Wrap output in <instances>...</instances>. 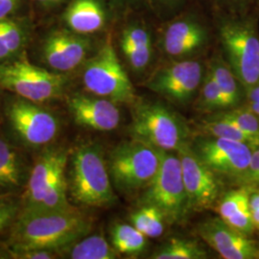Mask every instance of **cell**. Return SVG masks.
Listing matches in <instances>:
<instances>
[{
    "mask_svg": "<svg viewBox=\"0 0 259 259\" xmlns=\"http://www.w3.org/2000/svg\"><path fill=\"white\" fill-rule=\"evenodd\" d=\"M160 160V149L135 138L123 141L111 151L108 161L111 183L121 193H136L156 176Z\"/></svg>",
    "mask_w": 259,
    "mask_h": 259,
    "instance_id": "obj_7",
    "label": "cell"
},
{
    "mask_svg": "<svg viewBox=\"0 0 259 259\" xmlns=\"http://www.w3.org/2000/svg\"><path fill=\"white\" fill-rule=\"evenodd\" d=\"M157 42L161 61L204 59L216 45L212 11L195 1L173 19L157 23Z\"/></svg>",
    "mask_w": 259,
    "mask_h": 259,
    "instance_id": "obj_3",
    "label": "cell"
},
{
    "mask_svg": "<svg viewBox=\"0 0 259 259\" xmlns=\"http://www.w3.org/2000/svg\"><path fill=\"white\" fill-rule=\"evenodd\" d=\"M93 37L79 35L64 27L47 35L40 54L49 68L64 74L80 68L93 55Z\"/></svg>",
    "mask_w": 259,
    "mask_h": 259,
    "instance_id": "obj_14",
    "label": "cell"
},
{
    "mask_svg": "<svg viewBox=\"0 0 259 259\" xmlns=\"http://www.w3.org/2000/svg\"><path fill=\"white\" fill-rule=\"evenodd\" d=\"M37 5V7H39L40 9L45 12H47V6H48V1L49 0H33Z\"/></svg>",
    "mask_w": 259,
    "mask_h": 259,
    "instance_id": "obj_42",
    "label": "cell"
},
{
    "mask_svg": "<svg viewBox=\"0 0 259 259\" xmlns=\"http://www.w3.org/2000/svg\"><path fill=\"white\" fill-rule=\"evenodd\" d=\"M66 257L72 259H115L120 254L103 235L84 236L60 250Z\"/></svg>",
    "mask_w": 259,
    "mask_h": 259,
    "instance_id": "obj_22",
    "label": "cell"
},
{
    "mask_svg": "<svg viewBox=\"0 0 259 259\" xmlns=\"http://www.w3.org/2000/svg\"><path fill=\"white\" fill-rule=\"evenodd\" d=\"M62 21L65 29L93 37L111 32L116 19L104 0H69Z\"/></svg>",
    "mask_w": 259,
    "mask_h": 259,
    "instance_id": "obj_16",
    "label": "cell"
},
{
    "mask_svg": "<svg viewBox=\"0 0 259 259\" xmlns=\"http://www.w3.org/2000/svg\"><path fill=\"white\" fill-rule=\"evenodd\" d=\"M20 183V168L16 152L0 139V187H15Z\"/></svg>",
    "mask_w": 259,
    "mask_h": 259,
    "instance_id": "obj_29",
    "label": "cell"
},
{
    "mask_svg": "<svg viewBox=\"0 0 259 259\" xmlns=\"http://www.w3.org/2000/svg\"><path fill=\"white\" fill-rule=\"evenodd\" d=\"M195 102L198 111L217 112L227 110L222 93L214 81L212 76L208 72L207 66L204 81L195 99Z\"/></svg>",
    "mask_w": 259,
    "mask_h": 259,
    "instance_id": "obj_28",
    "label": "cell"
},
{
    "mask_svg": "<svg viewBox=\"0 0 259 259\" xmlns=\"http://www.w3.org/2000/svg\"><path fill=\"white\" fill-rule=\"evenodd\" d=\"M195 1L196 0H147L150 12L158 22L173 19L192 5Z\"/></svg>",
    "mask_w": 259,
    "mask_h": 259,
    "instance_id": "obj_31",
    "label": "cell"
},
{
    "mask_svg": "<svg viewBox=\"0 0 259 259\" xmlns=\"http://www.w3.org/2000/svg\"><path fill=\"white\" fill-rule=\"evenodd\" d=\"M225 222L227 223L229 226H231L232 229L246 235H250L254 229V225L251 219L250 207L242 210L240 212L236 213L231 218L227 219Z\"/></svg>",
    "mask_w": 259,
    "mask_h": 259,
    "instance_id": "obj_34",
    "label": "cell"
},
{
    "mask_svg": "<svg viewBox=\"0 0 259 259\" xmlns=\"http://www.w3.org/2000/svg\"><path fill=\"white\" fill-rule=\"evenodd\" d=\"M8 117L13 129L28 145H47L58 135L59 123L55 115L24 98L10 104Z\"/></svg>",
    "mask_w": 259,
    "mask_h": 259,
    "instance_id": "obj_15",
    "label": "cell"
},
{
    "mask_svg": "<svg viewBox=\"0 0 259 259\" xmlns=\"http://www.w3.org/2000/svg\"><path fill=\"white\" fill-rule=\"evenodd\" d=\"M27 24L14 18L0 19V63L17 58L28 40Z\"/></svg>",
    "mask_w": 259,
    "mask_h": 259,
    "instance_id": "obj_21",
    "label": "cell"
},
{
    "mask_svg": "<svg viewBox=\"0 0 259 259\" xmlns=\"http://www.w3.org/2000/svg\"><path fill=\"white\" fill-rule=\"evenodd\" d=\"M216 47L245 89L259 83V14L212 12Z\"/></svg>",
    "mask_w": 259,
    "mask_h": 259,
    "instance_id": "obj_2",
    "label": "cell"
},
{
    "mask_svg": "<svg viewBox=\"0 0 259 259\" xmlns=\"http://www.w3.org/2000/svg\"><path fill=\"white\" fill-rule=\"evenodd\" d=\"M250 189L248 187L228 192L217 206L219 217L226 221L236 213L250 207Z\"/></svg>",
    "mask_w": 259,
    "mask_h": 259,
    "instance_id": "obj_30",
    "label": "cell"
},
{
    "mask_svg": "<svg viewBox=\"0 0 259 259\" xmlns=\"http://www.w3.org/2000/svg\"><path fill=\"white\" fill-rule=\"evenodd\" d=\"M133 138L164 151H177L189 137V129L175 111L161 103L138 98L133 104Z\"/></svg>",
    "mask_w": 259,
    "mask_h": 259,
    "instance_id": "obj_8",
    "label": "cell"
},
{
    "mask_svg": "<svg viewBox=\"0 0 259 259\" xmlns=\"http://www.w3.org/2000/svg\"><path fill=\"white\" fill-rule=\"evenodd\" d=\"M250 213H251V219L254 225V228L259 230V208L250 210Z\"/></svg>",
    "mask_w": 259,
    "mask_h": 259,
    "instance_id": "obj_41",
    "label": "cell"
},
{
    "mask_svg": "<svg viewBox=\"0 0 259 259\" xmlns=\"http://www.w3.org/2000/svg\"><path fill=\"white\" fill-rule=\"evenodd\" d=\"M84 90L112 102L133 105L139 98L109 32L99 48L81 66Z\"/></svg>",
    "mask_w": 259,
    "mask_h": 259,
    "instance_id": "obj_4",
    "label": "cell"
},
{
    "mask_svg": "<svg viewBox=\"0 0 259 259\" xmlns=\"http://www.w3.org/2000/svg\"><path fill=\"white\" fill-rule=\"evenodd\" d=\"M157 23L151 12L143 11L128 14L114 24L127 71L140 79V83L161 62L157 48Z\"/></svg>",
    "mask_w": 259,
    "mask_h": 259,
    "instance_id": "obj_6",
    "label": "cell"
},
{
    "mask_svg": "<svg viewBox=\"0 0 259 259\" xmlns=\"http://www.w3.org/2000/svg\"><path fill=\"white\" fill-rule=\"evenodd\" d=\"M258 117H259V116H258Z\"/></svg>",
    "mask_w": 259,
    "mask_h": 259,
    "instance_id": "obj_44",
    "label": "cell"
},
{
    "mask_svg": "<svg viewBox=\"0 0 259 259\" xmlns=\"http://www.w3.org/2000/svg\"><path fill=\"white\" fill-rule=\"evenodd\" d=\"M67 106L75 123L83 128L109 132L119 126L120 111L109 99L75 93L67 99Z\"/></svg>",
    "mask_w": 259,
    "mask_h": 259,
    "instance_id": "obj_18",
    "label": "cell"
},
{
    "mask_svg": "<svg viewBox=\"0 0 259 259\" xmlns=\"http://www.w3.org/2000/svg\"><path fill=\"white\" fill-rule=\"evenodd\" d=\"M67 153L63 149H48L37 159L23 196L24 208H35L47 191L65 177Z\"/></svg>",
    "mask_w": 259,
    "mask_h": 259,
    "instance_id": "obj_19",
    "label": "cell"
},
{
    "mask_svg": "<svg viewBox=\"0 0 259 259\" xmlns=\"http://www.w3.org/2000/svg\"><path fill=\"white\" fill-rule=\"evenodd\" d=\"M65 84V75L31 64L24 52L0 63V88L32 102H45L61 96Z\"/></svg>",
    "mask_w": 259,
    "mask_h": 259,
    "instance_id": "obj_11",
    "label": "cell"
},
{
    "mask_svg": "<svg viewBox=\"0 0 259 259\" xmlns=\"http://www.w3.org/2000/svg\"><path fill=\"white\" fill-rule=\"evenodd\" d=\"M190 211L211 208L221 194V183L212 171L195 154L187 141L177 150Z\"/></svg>",
    "mask_w": 259,
    "mask_h": 259,
    "instance_id": "obj_13",
    "label": "cell"
},
{
    "mask_svg": "<svg viewBox=\"0 0 259 259\" xmlns=\"http://www.w3.org/2000/svg\"><path fill=\"white\" fill-rule=\"evenodd\" d=\"M69 189L75 202L93 207L116 204L108 164L102 148L93 143L83 144L71 157Z\"/></svg>",
    "mask_w": 259,
    "mask_h": 259,
    "instance_id": "obj_5",
    "label": "cell"
},
{
    "mask_svg": "<svg viewBox=\"0 0 259 259\" xmlns=\"http://www.w3.org/2000/svg\"><path fill=\"white\" fill-rule=\"evenodd\" d=\"M190 145L215 175L238 181L246 174L253 151L249 145L239 141L203 134L195 138Z\"/></svg>",
    "mask_w": 259,
    "mask_h": 259,
    "instance_id": "obj_12",
    "label": "cell"
},
{
    "mask_svg": "<svg viewBox=\"0 0 259 259\" xmlns=\"http://www.w3.org/2000/svg\"><path fill=\"white\" fill-rule=\"evenodd\" d=\"M92 230V222L75 207L66 210L24 208L10 235L14 252L30 250H54L82 239Z\"/></svg>",
    "mask_w": 259,
    "mask_h": 259,
    "instance_id": "obj_1",
    "label": "cell"
},
{
    "mask_svg": "<svg viewBox=\"0 0 259 259\" xmlns=\"http://www.w3.org/2000/svg\"><path fill=\"white\" fill-rule=\"evenodd\" d=\"M141 204L155 205L163 213L167 224L182 222L190 211L177 151L161 150L160 165L145 187Z\"/></svg>",
    "mask_w": 259,
    "mask_h": 259,
    "instance_id": "obj_10",
    "label": "cell"
},
{
    "mask_svg": "<svg viewBox=\"0 0 259 259\" xmlns=\"http://www.w3.org/2000/svg\"><path fill=\"white\" fill-rule=\"evenodd\" d=\"M132 225L147 237L156 238L160 236L167 224L163 213L152 204H142V206L130 217Z\"/></svg>",
    "mask_w": 259,
    "mask_h": 259,
    "instance_id": "obj_24",
    "label": "cell"
},
{
    "mask_svg": "<svg viewBox=\"0 0 259 259\" xmlns=\"http://www.w3.org/2000/svg\"><path fill=\"white\" fill-rule=\"evenodd\" d=\"M198 233L223 258H259L256 244L249 239L248 235L232 229L220 217L200 224Z\"/></svg>",
    "mask_w": 259,
    "mask_h": 259,
    "instance_id": "obj_17",
    "label": "cell"
},
{
    "mask_svg": "<svg viewBox=\"0 0 259 259\" xmlns=\"http://www.w3.org/2000/svg\"><path fill=\"white\" fill-rule=\"evenodd\" d=\"M19 211L18 204L0 199V232L3 231L15 219Z\"/></svg>",
    "mask_w": 259,
    "mask_h": 259,
    "instance_id": "obj_36",
    "label": "cell"
},
{
    "mask_svg": "<svg viewBox=\"0 0 259 259\" xmlns=\"http://www.w3.org/2000/svg\"><path fill=\"white\" fill-rule=\"evenodd\" d=\"M154 259H204L207 252L196 241L172 238L151 256Z\"/></svg>",
    "mask_w": 259,
    "mask_h": 259,
    "instance_id": "obj_25",
    "label": "cell"
},
{
    "mask_svg": "<svg viewBox=\"0 0 259 259\" xmlns=\"http://www.w3.org/2000/svg\"><path fill=\"white\" fill-rule=\"evenodd\" d=\"M23 0H0V19H11L21 9Z\"/></svg>",
    "mask_w": 259,
    "mask_h": 259,
    "instance_id": "obj_37",
    "label": "cell"
},
{
    "mask_svg": "<svg viewBox=\"0 0 259 259\" xmlns=\"http://www.w3.org/2000/svg\"><path fill=\"white\" fill-rule=\"evenodd\" d=\"M240 182L246 186H259V146L252 151L250 165Z\"/></svg>",
    "mask_w": 259,
    "mask_h": 259,
    "instance_id": "obj_35",
    "label": "cell"
},
{
    "mask_svg": "<svg viewBox=\"0 0 259 259\" xmlns=\"http://www.w3.org/2000/svg\"><path fill=\"white\" fill-rule=\"evenodd\" d=\"M206 66L222 93L227 109L238 108L243 99H246V89L217 47L206 59Z\"/></svg>",
    "mask_w": 259,
    "mask_h": 259,
    "instance_id": "obj_20",
    "label": "cell"
},
{
    "mask_svg": "<svg viewBox=\"0 0 259 259\" xmlns=\"http://www.w3.org/2000/svg\"><path fill=\"white\" fill-rule=\"evenodd\" d=\"M111 244L122 254H139L147 244V236L133 225L115 224L111 231Z\"/></svg>",
    "mask_w": 259,
    "mask_h": 259,
    "instance_id": "obj_23",
    "label": "cell"
},
{
    "mask_svg": "<svg viewBox=\"0 0 259 259\" xmlns=\"http://www.w3.org/2000/svg\"><path fill=\"white\" fill-rule=\"evenodd\" d=\"M206 118L226 121L242 132L259 139V117L245 107V109H230L213 112Z\"/></svg>",
    "mask_w": 259,
    "mask_h": 259,
    "instance_id": "obj_27",
    "label": "cell"
},
{
    "mask_svg": "<svg viewBox=\"0 0 259 259\" xmlns=\"http://www.w3.org/2000/svg\"><path fill=\"white\" fill-rule=\"evenodd\" d=\"M198 127L200 128V131L202 132L201 134L203 135L236 140L249 145L252 150L257 148L259 146L258 139H255L250 135L242 132L237 127L226 121L205 118Z\"/></svg>",
    "mask_w": 259,
    "mask_h": 259,
    "instance_id": "obj_26",
    "label": "cell"
},
{
    "mask_svg": "<svg viewBox=\"0 0 259 259\" xmlns=\"http://www.w3.org/2000/svg\"><path fill=\"white\" fill-rule=\"evenodd\" d=\"M113 13L116 21L124 16L135 13L149 11L147 0H104Z\"/></svg>",
    "mask_w": 259,
    "mask_h": 259,
    "instance_id": "obj_32",
    "label": "cell"
},
{
    "mask_svg": "<svg viewBox=\"0 0 259 259\" xmlns=\"http://www.w3.org/2000/svg\"><path fill=\"white\" fill-rule=\"evenodd\" d=\"M206 72V59L161 61L140 84L169 102L194 101Z\"/></svg>",
    "mask_w": 259,
    "mask_h": 259,
    "instance_id": "obj_9",
    "label": "cell"
},
{
    "mask_svg": "<svg viewBox=\"0 0 259 259\" xmlns=\"http://www.w3.org/2000/svg\"><path fill=\"white\" fill-rule=\"evenodd\" d=\"M256 12L259 14V2L258 4H257V6H256Z\"/></svg>",
    "mask_w": 259,
    "mask_h": 259,
    "instance_id": "obj_43",
    "label": "cell"
},
{
    "mask_svg": "<svg viewBox=\"0 0 259 259\" xmlns=\"http://www.w3.org/2000/svg\"><path fill=\"white\" fill-rule=\"evenodd\" d=\"M196 1H198L200 4L204 5V7H206L207 9H209L212 12L216 8L217 0H196Z\"/></svg>",
    "mask_w": 259,
    "mask_h": 259,
    "instance_id": "obj_40",
    "label": "cell"
},
{
    "mask_svg": "<svg viewBox=\"0 0 259 259\" xmlns=\"http://www.w3.org/2000/svg\"><path fill=\"white\" fill-rule=\"evenodd\" d=\"M259 0H217L216 8L230 13H248L256 11Z\"/></svg>",
    "mask_w": 259,
    "mask_h": 259,
    "instance_id": "obj_33",
    "label": "cell"
},
{
    "mask_svg": "<svg viewBox=\"0 0 259 259\" xmlns=\"http://www.w3.org/2000/svg\"><path fill=\"white\" fill-rule=\"evenodd\" d=\"M246 99L248 102L259 101V83L246 89Z\"/></svg>",
    "mask_w": 259,
    "mask_h": 259,
    "instance_id": "obj_39",
    "label": "cell"
},
{
    "mask_svg": "<svg viewBox=\"0 0 259 259\" xmlns=\"http://www.w3.org/2000/svg\"><path fill=\"white\" fill-rule=\"evenodd\" d=\"M57 252L48 250H30L25 251L14 252L13 255L16 258L22 259H51L55 258Z\"/></svg>",
    "mask_w": 259,
    "mask_h": 259,
    "instance_id": "obj_38",
    "label": "cell"
}]
</instances>
